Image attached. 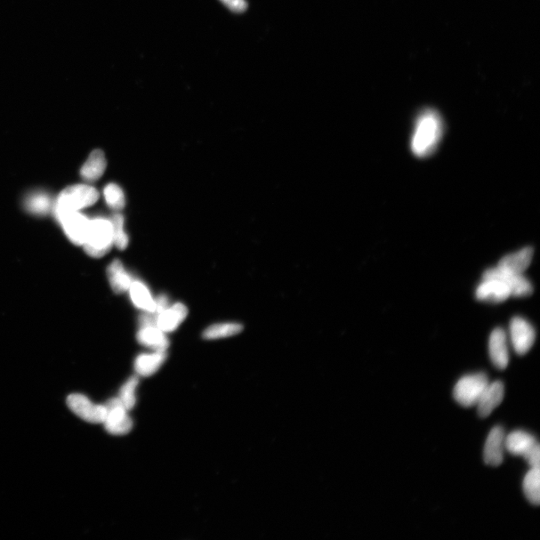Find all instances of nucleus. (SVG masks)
<instances>
[{
	"mask_svg": "<svg viewBox=\"0 0 540 540\" xmlns=\"http://www.w3.org/2000/svg\"><path fill=\"white\" fill-rule=\"evenodd\" d=\"M114 246L112 225L110 220L97 219L91 221L90 228L84 244L85 252L99 259L110 252Z\"/></svg>",
	"mask_w": 540,
	"mask_h": 540,
	"instance_id": "nucleus-3",
	"label": "nucleus"
},
{
	"mask_svg": "<svg viewBox=\"0 0 540 540\" xmlns=\"http://www.w3.org/2000/svg\"><path fill=\"white\" fill-rule=\"evenodd\" d=\"M130 292L131 299L137 307L148 313L155 314L156 301L146 285L139 281H132Z\"/></svg>",
	"mask_w": 540,
	"mask_h": 540,
	"instance_id": "nucleus-21",
	"label": "nucleus"
},
{
	"mask_svg": "<svg viewBox=\"0 0 540 540\" xmlns=\"http://www.w3.org/2000/svg\"><path fill=\"white\" fill-rule=\"evenodd\" d=\"M112 225L114 246L119 250H124L128 245V237L124 231V218L122 214L116 213L110 220Z\"/></svg>",
	"mask_w": 540,
	"mask_h": 540,
	"instance_id": "nucleus-25",
	"label": "nucleus"
},
{
	"mask_svg": "<svg viewBox=\"0 0 540 540\" xmlns=\"http://www.w3.org/2000/svg\"><path fill=\"white\" fill-rule=\"evenodd\" d=\"M27 207L31 213L45 215L49 212L51 202L49 197L45 194H36L28 198Z\"/></svg>",
	"mask_w": 540,
	"mask_h": 540,
	"instance_id": "nucleus-27",
	"label": "nucleus"
},
{
	"mask_svg": "<svg viewBox=\"0 0 540 540\" xmlns=\"http://www.w3.org/2000/svg\"><path fill=\"white\" fill-rule=\"evenodd\" d=\"M445 132V124L438 110L424 108L416 115L410 139V150L419 159H425L438 149Z\"/></svg>",
	"mask_w": 540,
	"mask_h": 540,
	"instance_id": "nucleus-1",
	"label": "nucleus"
},
{
	"mask_svg": "<svg viewBox=\"0 0 540 540\" xmlns=\"http://www.w3.org/2000/svg\"><path fill=\"white\" fill-rule=\"evenodd\" d=\"M489 383V378L485 373L465 375L455 386L454 399L463 407L476 406Z\"/></svg>",
	"mask_w": 540,
	"mask_h": 540,
	"instance_id": "nucleus-4",
	"label": "nucleus"
},
{
	"mask_svg": "<svg viewBox=\"0 0 540 540\" xmlns=\"http://www.w3.org/2000/svg\"><path fill=\"white\" fill-rule=\"evenodd\" d=\"M58 220L72 243L77 246H84L90 228L91 220L79 211L63 215Z\"/></svg>",
	"mask_w": 540,
	"mask_h": 540,
	"instance_id": "nucleus-9",
	"label": "nucleus"
},
{
	"mask_svg": "<svg viewBox=\"0 0 540 540\" xmlns=\"http://www.w3.org/2000/svg\"><path fill=\"white\" fill-rule=\"evenodd\" d=\"M505 437V432L502 426L497 425L491 430L483 451V458L486 464L493 467L502 465L504 460Z\"/></svg>",
	"mask_w": 540,
	"mask_h": 540,
	"instance_id": "nucleus-10",
	"label": "nucleus"
},
{
	"mask_svg": "<svg viewBox=\"0 0 540 540\" xmlns=\"http://www.w3.org/2000/svg\"><path fill=\"white\" fill-rule=\"evenodd\" d=\"M137 338L141 344L154 351H166L169 347L165 333L156 325L141 327Z\"/></svg>",
	"mask_w": 540,
	"mask_h": 540,
	"instance_id": "nucleus-17",
	"label": "nucleus"
},
{
	"mask_svg": "<svg viewBox=\"0 0 540 540\" xmlns=\"http://www.w3.org/2000/svg\"><path fill=\"white\" fill-rule=\"evenodd\" d=\"M510 336L515 353L525 355L535 342L536 331L527 320L517 316L510 321Z\"/></svg>",
	"mask_w": 540,
	"mask_h": 540,
	"instance_id": "nucleus-8",
	"label": "nucleus"
},
{
	"mask_svg": "<svg viewBox=\"0 0 540 540\" xmlns=\"http://www.w3.org/2000/svg\"><path fill=\"white\" fill-rule=\"evenodd\" d=\"M537 443L533 435L521 430L514 431L505 437V449L517 456L525 457Z\"/></svg>",
	"mask_w": 540,
	"mask_h": 540,
	"instance_id": "nucleus-16",
	"label": "nucleus"
},
{
	"mask_svg": "<svg viewBox=\"0 0 540 540\" xmlns=\"http://www.w3.org/2000/svg\"><path fill=\"white\" fill-rule=\"evenodd\" d=\"M243 330L244 326L241 324L236 322H226V323L209 326L205 329L203 336L207 340H220V338L238 335Z\"/></svg>",
	"mask_w": 540,
	"mask_h": 540,
	"instance_id": "nucleus-23",
	"label": "nucleus"
},
{
	"mask_svg": "<svg viewBox=\"0 0 540 540\" xmlns=\"http://www.w3.org/2000/svg\"><path fill=\"white\" fill-rule=\"evenodd\" d=\"M507 334L502 328H496L491 332L489 340V357L498 369H505L509 364Z\"/></svg>",
	"mask_w": 540,
	"mask_h": 540,
	"instance_id": "nucleus-11",
	"label": "nucleus"
},
{
	"mask_svg": "<svg viewBox=\"0 0 540 540\" xmlns=\"http://www.w3.org/2000/svg\"><path fill=\"white\" fill-rule=\"evenodd\" d=\"M533 256V248L526 247L503 257L497 267L512 273L523 274L530 267Z\"/></svg>",
	"mask_w": 540,
	"mask_h": 540,
	"instance_id": "nucleus-15",
	"label": "nucleus"
},
{
	"mask_svg": "<svg viewBox=\"0 0 540 540\" xmlns=\"http://www.w3.org/2000/svg\"><path fill=\"white\" fill-rule=\"evenodd\" d=\"M510 296L509 287L502 281L495 279H482V283L476 290V297L483 302L499 303L506 301Z\"/></svg>",
	"mask_w": 540,
	"mask_h": 540,
	"instance_id": "nucleus-12",
	"label": "nucleus"
},
{
	"mask_svg": "<svg viewBox=\"0 0 540 540\" xmlns=\"http://www.w3.org/2000/svg\"><path fill=\"white\" fill-rule=\"evenodd\" d=\"M233 12L243 13L248 8L246 0H220Z\"/></svg>",
	"mask_w": 540,
	"mask_h": 540,
	"instance_id": "nucleus-28",
	"label": "nucleus"
},
{
	"mask_svg": "<svg viewBox=\"0 0 540 540\" xmlns=\"http://www.w3.org/2000/svg\"><path fill=\"white\" fill-rule=\"evenodd\" d=\"M139 383V377L132 376L128 379L119 390L118 398L128 411L131 410L136 404L135 390Z\"/></svg>",
	"mask_w": 540,
	"mask_h": 540,
	"instance_id": "nucleus-26",
	"label": "nucleus"
},
{
	"mask_svg": "<svg viewBox=\"0 0 540 540\" xmlns=\"http://www.w3.org/2000/svg\"><path fill=\"white\" fill-rule=\"evenodd\" d=\"M107 272L110 287L116 294H123L130 290L132 280L125 270L122 262L118 259L113 261Z\"/></svg>",
	"mask_w": 540,
	"mask_h": 540,
	"instance_id": "nucleus-20",
	"label": "nucleus"
},
{
	"mask_svg": "<svg viewBox=\"0 0 540 540\" xmlns=\"http://www.w3.org/2000/svg\"><path fill=\"white\" fill-rule=\"evenodd\" d=\"M524 458H525L530 467H539L540 448L539 443L532 448L529 451V453Z\"/></svg>",
	"mask_w": 540,
	"mask_h": 540,
	"instance_id": "nucleus-29",
	"label": "nucleus"
},
{
	"mask_svg": "<svg viewBox=\"0 0 540 540\" xmlns=\"http://www.w3.org/2000/svg\"><path fill=\"white\" fill-rule=\"evenodd\" d=\"M104 406L107 408V415L103 424L106 431L113 435H124L130 433L133 427V422L119 398L110 399Z\"/></svg>",
	"mask_w": 540,
	"mask_h": 540,
	"instance_id": "nucleus-5",
	"label": "nucleus"
},
{
	"mask_svg": "<svg viewBox=\"0 0 540 540\" xmlns=\"http://www.w3.org/2000/svg\"><path fill=\"white\" fill-rule=\"evenodd\" d=\"M70 410L83 421L93 423H103L107 415L106 406L95 405L82 394H71L67 399Z\"/></svg>",
	"mask_w": 540,
	"mask_h": 540,
	"instance_id": "nucleus-7",
	"label": "nucleus"
},
{
	"mask_svg": "<svg viewBox=\"0 0 540 540\" xmlns=\"http://www.w3.org/2000/svg\"><path fill=\"white\" fill-rule=\"evenodd\" d=\"M166 359V351L141 354L134 361L135 372L142 377L152 376L158 372Z\"/></svg>",
	"mask_w": 540,
	"mask_h": 540,
	"instance_id": "nucleus-19",
	"label": "nucleus"
},
{
	"mask_svg": "<svg viewBox=\"0 0 540 540\" xmlns=\"http://www.w3.org/2000/svg\"><path fill=\"white\" fill-rule=\"evenodd\" d=\"M495 279L504 282L509 287L511 296L527 297L533 294L534 287L530 281L523 274L507 272L499 267L486 270L482 275V279Z\"/></svg>",
	"mask_w": 540,
	"mask_h": 540,
	"instance_id": "nucleus-6",
	"label": "nucleus"
},
{
	"mask_svg": "<svg viewBox=\"0 0 540 540\" xmlns=\"http://www.w3.org/2000/svg\"><path fill=\"white\" fill-rule=\"evenodd\" d=\"M504 397V385L502 381L489 383L476 406L478 414L482 418L489 416L493 411L501 405Z\"/></svg>",
	"mask_w": 540,
	"mask_h": 540,
	"instance_id": "nucleus-13",
	"label": "nucleus"
},
{
	"mask_svg": "<svg viewBox=\"0 0 540 540\" xmlns=\"http://www.w3.org/2000/svg\"><path fill=\"white\" fill-rule=\"evenodd\" d=\"M99 198L97 190L91 185L79 184L63 190L54 207L56 219L63 215L79 211L93 205Z\"/></svg>",
	"mask_w": 540,
	"mask_h": 540,
	"instance_id": "nucleus-2",
	"label": "nucleus"
},
{
	"mask_svg": "<svg viewBox=\"0 0 540 540\" xmlns=\"http://www.w3.org/2000/svg\"><path fill=\"white\" fill-rule=\"evenodd\" d=\"M155 301H156V311H155V313L157 314V316H158L159 314H160L161 312H163V311H165L166 309H167L169 307V306H168V304H169L168 299H167V297L166 296H165V295L159 296L157 298V299L155 300ZM157 316H156V317H157Z\"/></svg>",
	"mask_w": 540,
	"mask_h": 540,
	"instance_id": "nucleus-30",
	"label": "nucleus"
},
{
	"mask_svg": "<svg viewBox=\"0 0 540 540\" xmlns=\"http://www.w3.org/2000/svg\"><path fill=\"white\" fill-rule=\"evenodd\" d=\"M107 161L100 150H94L86 161L80 170L83 180L89 183L99 180L106 172Z\"/></svg>",
	"mask_w": 540,
	"mask_h": 540,
	"instance_id": "nucleus-18",
	"label": "nucleus"
},
{
	"mask_svg": "<svg viewBox=\"0 0 540 540\" xmlns=\"http://www.w3.org/2000/svg\"><path fill=\"white\" fill-rule=\"evenodd\" d=\"M187 316V306L177 303L158 314L156 325L163 332L171 333L179 327Z\"/></svg>",
	"mask_w": 540,
	"mask_h": 540,
	"instance_id": "nucleus-14",
	"label": "nucleus"
},
{
	"mask_svg": "<svg viewBox=\"0 0 540 540\" xmlns=\"http://www.w3.org/2000/svg\"><path fill=\"white\" fill-rule=\"evenodd\" d=\"M523 490L530 504L538 506L540 503L539 467H530L523 480Z\"/></svg>",
	"mask_w": 540,
	"mask_h": 540,
	"instance_id": "nucleus-22",
	"label": "nucleus"
},
{
	"mask_svg": "<svg viewBox=\"0 0 540 540\" xmlns=\"http://www.w3.org/2000/svg\"><path fill=\"white\" fill-rule=\"evenodd\" d=\"M104 196L108 206L113 211L119 212L126 206L124 191L115 183H110L104 188Z\"/></svg>",
	"mask_w": 540,
	"mask_h": 540,
	"instance_id": "nucleus-24",
	"label": "nucleus"
}]
</instances>
